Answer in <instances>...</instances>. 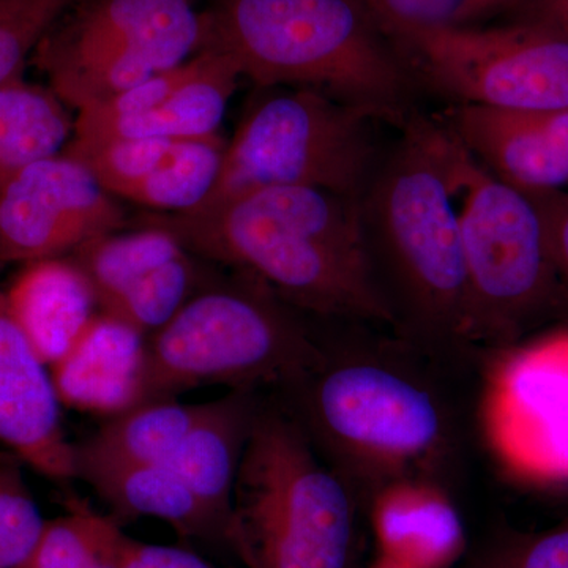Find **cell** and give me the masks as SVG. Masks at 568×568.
<instances>
[{
	"instance_id": "cell-23",
	"label": "cell",
	"mask_w": 568,
	"mask_h": 568,
	"mask_svg": "<svg viewBox=\"0 0 568 568\" xmlns=\"http://www.w3.org/2000/svg\"><path fill=\"white\" fill-rule=\"evenodd\" d=\"M205 405H183L174 399L145 402L106 424L74 446L78 467L100 465H162L193 425Z\"/></svg>"
},
{
	"instance_id": "cell-12",
	"label": "cell",
	"mask_w": 568,
	"mask_h": 568,
	"mask_svg": "<svg viewBox=\"0 0 568 568\" xmlns=\"http://www.w3.org/2000/svg\"><path fill=\"white\" fill-rule=\"evenodd\" d=\"M125 224L122 205L84 163L67 152L44 156L0 189V263L63 257Z\"/></svg>"
},
{
	"instance_id": "cell-17",
	"label": "cell",
	"mask_w": 568,
	"mask_h": 568,
	"mask_svg": "<svg viewBox=\"0 0 568 568\" xmlns=\"http://www.w3.org/2000/svg\"><path fill=\"white\" fill-rule=\"evenodd\" d=\"M50 372L62 406L119 416L144 403L145 335L97 313Z\"/></svg>"
},
{
	"instance_id": "cell-16",
	"label": "cell",
	"mask_w": 568,
	"mask_h": 568,
	"mask_svg": "<svg viewBox=\"0 0 568 568\" xmlns=\"http://www.w3.org/2000/svg\"><path fill=\"white\" fill-rule=\"evenodd\" d=\"M50 366L36 353L0 290V444L41 476L77 478Z\"/></svg>"
},
{
	"instance_id": "cell-34",
	"label": "cell",
	"mask_w": 568,
	"mask_h": 568,
	"mask_svg": "<svg viewBox=\"0 0 568 568\" xmlns=\"http://www.w3.org/2000/svg\"><path fill=\"white\" fill-rule=\"evenodd\" d=\"M536 114L568 162V110L536 112Z\"/></svg>"
},
{
	"instance_id": "cell-22",
	"label": "cell",
	"mask_w": 568,
	"mask_h": 568,
	"mask_svg": "<svg viewBox=\"0 0 568 568\" xmlns=\"http://www.w3.org/2000/svg\"><path fill=\"white\" fill-rule=\"evenodd\" d=\"M77 478L88 481L123 518H155L182 537L227 541L226 525L168 466H82Z\"/></svg>"
},
{
	"instance_id": "cell-24",
	"label": "cell",
	"mask_w": 568,
	"mask_h": 568,
	"mask_svg": "<svg viewBox=\"0 0 568 568\" xmlns=\"http://www.w3.org/2000/svg\"><path fill=\"white\" fill-rule=\"evenodd\" d=\"M73 125L54 92L21 78L0 85V189L22 168L65 149Z\"/></svg>"
},
{
	"instance_id": "cell-32",
	"label": "cell",
	"mask_w": 568,
	"mask_h": 568,
	"mask_svg": "<svg viewBox=\"0 0 568 568\" xmlns=\"http://www.w3.org/2000/svg\"><path fill=\"white\" fill-rule=\"evenodd\" d=\"M518 21L547 26L568 37V0H526Z\"/></svg>"
},
{
	"instance_id": "cell-5",
	"label": "cell",
	"mask_w": 568,
	"mask_h": 568,
	"mask_svg": "<svg viewBox=\"0 0 568 568\" xmlns=\"http://www.w3.org/2000/svg\"><path fill=\"white\" fill-rule=\"evenodd\" d=\"M357 496L293 417L261 403L235 477L227 541L248 568H349Z\"/></svg>"
},
{
	"instance_id": "cell-7",
	"label": "cell",
	"mask_w": 568,
	"mask_h": 568,
	"mask_svg": "<svg viewBox=\"0 0 568 568\" xmlns=\"http://www.w3.org/2000/svg\"><path fill=\"white\" fill-rule=\"evenodd\" d=\"M450 175L465 253L470 345H514L549 313L568 306L544 216L528 194L489 173L455 134Z\"/></svg>"
},
{
	"instance_id": "cell-9",
	"label": "cell",
	"mask_w": 568,
	"mask_h": 568,
	"mask_svg": "<svg viewBox=\"0 0 568 568\" xmlns=\"http://www.w3.org/2000/svg\"><path fill=\"white\" fill-rule=\"evenodd\" d=\"M204 43L194 0H88L36 51L51 91L80 111L182 65Z\"/></svg>"
},
{
	"instance_id": "cell-26",
	"label": "cell",
	"mask_w": 568,
	"mask_h": 568,
	"mask_svg": "<svg viewBox=\"0 0 568 568\" xmlns=\"http://www.w3.org/2000/svg\"><path fill=\"white\" fill-rule=\"evenodd\" d=\"M20 463L17 457L0 462V568H20L47 525Z\"/></svg>"
},
{
	"instance_id": "cell-3",
	"label": "cell",
	"mask_w": 568,
	"mask_h": 568,
	"mask_svg": "<svg viewBox=\"0 0 568 568\" xmlns=\"http://www.w3.org/2000/svg\"><path fill=\"white\" fill-rule=\"evenodd\" d=\"M148 222L166 227L194 256L256 276L298 312L394 334L369 274L361 200L268 186Z\"/></svg>"
},
{
	"instance_id": "cell-14",
	"label": "cell",
	"mask_w": 568,
	"mask_h": 568,
	"mask_svg": "<svg viewBox=\"0 0 568 568\" xmlns=\"http://www.w3.org/2000/svg\"><path fill=\"white\" fill-rule=\"evenodd\" d=\"M91 283L102 313L142 335L162 328L201 286L194 254L166 227L145 222L100 235L70 254Z\"/></svg>"
},
{
	"instance_id": "cell-15",
	"label": "cell",
	"mask_w": 568,
	"mask_h": 568,
	"mask_svg": "<svg viewBox=\"0 0 568 568\" xmlns=\"http://www.w3.org/2000/svg\"><path fill=\"white\" fill-rule=\"evenodd\" d=\"M226 144L209 140L71 138L63 152L84 163L115 200L182 213L203 204L222 170Z\"/></svg>"
},
{
	"instance_id": "cell-25",
	"label": "cell",
	"mask_w": 568,
	"mask_h": 568,
	"mask_svg": "<svg viewBox=\"0 0 568 568\" xmlns=\"http://www.w3.org/2000/svg\"><path fill=\"white\" fill-rule=\"evenodd\" d=\"M78 500H71L69 514L51 519L20 568H85L100 541L114 525Z\"/></svg>"
},
{
	"instance_id": "cell-35",
	"label": "cell",
	"mask_w": 568,
	"mask_h": 568,
	"mask_svg": "<svg viewBox=\"0 0 568 568\" xmlns=\"http://www.w3.org/2000/svg\"><path fill=\"white\" fill-rule=\"evenodd\" d=\"M515 0H466L458 26H470L474 21L491 14Z\"/></svg>"
},
{
	"instance_id": "cell-28",
	"label": "cell",
	"mask_w": 568,
	"mask_h": 568,
	"mask_svg": "<svg viewBox=\"0 0 568 568\" xmlns=\"http://www.w3.org/2000/svg\"><path fill=\"white\" fill-rule=\"evenodd\" d=\"M465 2L466 0H362L388 39L407 29L458 26Z\"/></svg>"
},
{
	"instance_id": "cell-10",
	"label": "cell",
	"mask_w": 568,
	"mask_h": 568,
	"mask_svg": "<svg viewBox=\"0 0 568 568\" xmlns=\"http://www.w3.org/2000/svg\"><path fill=\"white\" fill-rule=\"evenodd\" d=\"M410 77L454 104L515 112L568 110V37L517 21L440 26L390 36Z\"/></svg>"
},
{
	"instance_id": "cell-27",
	"label": "cell",
	"mask_w": 568,
	"mask_h": 568,
	"mask_svg": "<svg viewBox=\"0 0 568 568\" xmlns=\"http://www.w3.org/2000/svg\"><path fill=\"white\" fill-rule=\"evenodd\" d=\"M71 0H0V85L21 78L22 67Z\"/></svg>"
},
{
	"instance_id": "cell-31",
	"label": "cell",
	"mask_w": 568,
	"mask_h": 568,
	"mask_svg": "<svg viewBox=\"0 0 568 568\" xmlns=\"http://www.w3.org/2000/svg\"><path fill=\"white\" fill-rule=\"evenodd\" d=\"M515 568H568V519L523 549Z\"/></svg>"
},
{
	"instance_id": "cell-21",
	"label": "cell",
	"mask_w": 568,
	"mask_h": 568,
	"mask_svg": "<svg viewBox=\"0 0 568 568\" xmlns=\"http://www.w3.org/2000/svg\"><path fill=\"white\" fill-rule=\"evenodd\" d=\"M6 297L22 334L48 366L65 355L97 315L91 283L70 257L24 264Z\"/></svg>"
},
{
	"instance_id": "cell-30",
	"label": "cell",
	"mask_w": 568,
	"mask_h": 568,
	"mask_svg": "<svg viewBox=\"0 0 568 568\" xmlns=\"http://www.w3.org/2000/svg\"><path fill=\"white\" fill-rule=\"evenodd\" d=\"M528 196L544 216L552 257L568 295V189Z\"/></svg>"
},
{
	"instance_id": "cell-33",
	"label": "cell",
	"mask_w": 568,
	"mask_h": 568,
	"mask_svg": "<svg viewBox=\"0 0 568 568\" xmlns=\"http://www.w3.org/2000/svg\"><path fill=\"white\" fill-rule=\"evenodd\" d=\"M122 530L118 523L111 526L106 536L100 541L91 560L85 568H119V541H121Z\"/></svg>"
},
{
	"instance_id": "cell-8",
	"label": "cell",
	"mask_w": 568,
	"mask_h": 568,
	"mask_svg": "<svg viewBox=\"0 0 568 568\" xmlns=\"http://www.w3.org/2000/svg\"><path fill=\"white\" fill-rule=\"evenodd\" d=\"M224 149L207 200L313 186L361 200L379 164L373 112L312 88H261Z\"/></svg>"
},
{
	"instance_id": "cell-2",
	"label": "cell",
	"mask_w": 568,
	"mask_h": 568,
	"mask_svg": "<svg viewBox=\"0 0 568 568\" xmlns=\"http://www.w3.org/2000/svg\"><path fill=\"white\" fill-rule=\"evenodd\" d=\"M452 148L440 119L410 115L361 196L369 274L394 334L440 362L474 349Z\"/></svg>"
},
{
	"instance_id": "cell-29",
	"label": "cell",
	"mask_w": 568,
	"mask_h": 568,
	"mask_svg": "<svg viewBox=\"0 0 568 568\" xmlns=\"http://www.w3.org/2000/svg\"><path fill=\"white\" fill-rule=\"evenodd\" d=\"M119 568H215L189 549L144 544L122 532Z\"/></svg>"
},
{
	"instance_id": "cell-20",
	"label": "cell",
	"mask_w": 568,
	"mask_h": 568,
	"mask_svg": "<svg viewBox=\"0 0 568 568\" xmlns=\"http://www.w3.org/2000/svg\"><path fill=\"white\" fill-rule=\"evenodd\" d=\"M260 406L254 390L233 392L207 403L200 420L162 463L222 519L226 529L235 477Z\"/></svg>"
},
{
	"instance_id": "cell-6",
	"label": "cell",
	"mask_w": 568,
	"mask_h": 568,
	"mask_svg": "<svg viewBox=\"0 0 568 568\" xmlns=\"http://www.w3.org/2000/svg\"><path fill=\"white\" fill-rule=\"evenodd\" d=\"M256 276L201 284L145 342L144 403L226 386L233 392L293 383L320 358L321 342Z\"/></svg>"
},
{
	"instance_id": "cell-18",
	"label": "cell",
	"mask_w": 568,
	"mask_h": 568,
	"mask_svg": "<svg viewBox=\"0 0 568 568\" xmlns=\"http://www.w3.org/2000/svg\"><path fill=\"white\" fill-rule=\"evenodd\" d=\"M440 122L507 185L525 194L568 189V162L536 112L452 104Z\"/></svg>"
},
{
	"instance_id": "cell-36",
	"label": "cell",
	"mask_w": 568,
	"mask_h": 568,
	"mask_svg": "<svg viewBox=\"0 0 568 568\" xmlns=\"http://www.w3.org/2000/svg\"><path fill=\"white\" fill-rule=\"evenodd\" d=\"M372 568H403V567L396 566V564L390 562V560L379 558L376 560L375 566H373Z\"/></svg>"
},
{
	"instance_id": "cell-1",
	"label": "cell",
	"mask_w": 568,
	"mask_h": 568,
	"mask_svg": "<svg viewBox=\"0 0 568 568\" xmlns=\"http://www.w3.org/2000/svg\"><path fill=\"white\" fill-rule=\"evenodd\" d=\"M433 355L394 336L327 346L278 405L358 500L395 481L444 485L459 448L455 407L428 368Z\"/></svg>"
},
{
	"instance_id": "cell-13",
	"label": "cell",
	"mask_w": 568,
	"mask_h": 568,
	"mask_svg": "<svg viewBox=\"0 0 568 568\" xmlns=\"http://www.w3.org/2000/svg\"><path fill=\"white\" fill-rule=\"evenodd\" d=\"M242 74L223 52L204 48L182 65L77 111L74 140H209L219 136Z\"/></svg>"
},
{
	"instance_id": "cell-11",
	"label": "cell",
	"mask_w": 568,
	"mask_h": 568,
	"mask_svg": "<svg viewBox=\"0 0 568 568\" xmlns=\"http://www.w3.org/2000/svg\"><path fill=\"white\" fill-rule=\"evenodd\" d=\"M491 353L478 403L489 452L518 480L568 485V327Z\"/></svg>"
},
{
	"instance_id": "cell-4",
	"label": "cell",
	"mask_w": 568,
	"mask_h": 568,
	"mask_svg": "<svg viewBox=\"0 0 568 568\" xmlns=\"http://www.w3.org/2000/svg\"><path fill=\"white\" fill-rule=\"evenodd\" d=\"M205 43L256 88H312L406 122L413 77L362 0H213Z\"/></svg>"
},
{
	"instance_id": "cell-19",
	"label": "cell",
	"mask_w": 568,
	"mask_h": 568,
	"mask_svg": "<svg viewBox=\"0 0 568 568\" xmlns=\"http://www.w3.org/2000/svg\"><path fill=\"white\" fill-rule=\"evenodd\" d=\"M379 558L403 568H448L462 556L466 537L457 507L444 485L395 481L369 499Z\"/></svg>"
}]
</instances>
